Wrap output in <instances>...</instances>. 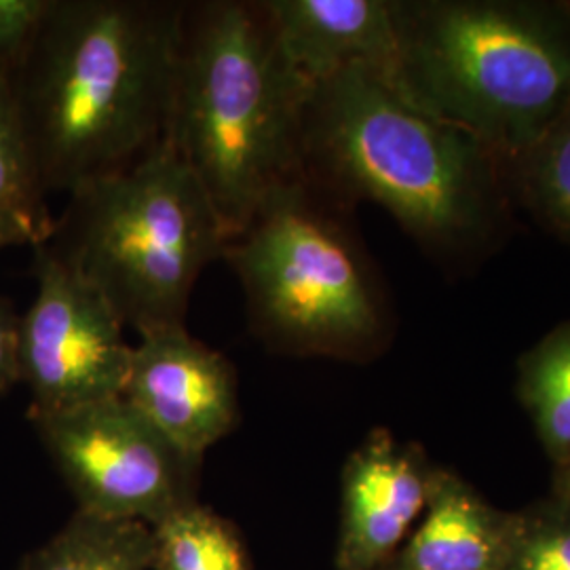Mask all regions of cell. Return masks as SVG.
<instances>
[{
	"mask_svg": "<svg viewBox=\"0 0 570 570\" xmlns=\"http://www.w3.org/2000/svg\"><path fill=\"white\" fill-rule=\"evenodd\" d=\"M184 2L51 0L11 75L45 193L142 161L167 138Z\"/></svg>",
	"mask_w": 570,
	"mask_h": 570,
	"instance_id": "cell-1",
	"label": "cell"
},
{
	"mask_svg": "<svg viewBox=\"0 0 570 570\" xmlns=\"http://www.w3.org/2000/svg\"><path fill=\"white\" fill-rule=\"evenodd\" d=\"M303 153L308 180L345 205L385 207L433 256L468 258L505 228L511 190L501 159L374 70L311 85Z\"/></svg>",
	"mask_w": 570,
	"mask_h": 570,
	"instance_id": "cell-2",
	"label": "cell"
},
{
	"mask_svg": "<svg viewBox=\"0 0 570 570\" xmlns=\"http://www.w3.org/2000/svg\"><path fill=\"white\" fill-rule=\"evenodd\" d=\"M308 91L265 2H184L165 142L202 184L228 242L305 178Z\"/></svg>",
	"mask_w": 570,
	"mask_h": 570,
	"instance_id": "cell-3",
	"label": "cell"
},
{
	"mask_svg": "<svg viewBox=\"0 0 570 570\" xmlns=\"http://www.w3.org/2000/svg\"><path fill=\"white\" fill-rule=\"evenodd\" d=\"M391 85L515 161L570 112V2L391 0Z\"/></svg>",
	"mask_w": 570,
	"mask_h": 570,
	"instance_id": "cell-4",
	"label": "cell"
},
{
	"mask_svg": "<svg viewBox=\"0 0 570 570\" xmlns=\"http://www.w3.org/2000/svg\"><path fill=\"white\" fill-rule=\"evenodd\" d=\"M42 242L140 336L184 327L190 292L225 258L223 225L169 144L68 195Z\"/></svg>",
	"mask_w": 570,
	"mask_h": 570,
	"instance_id": "cell-5",
	"label": "cell"
},
{
	"mask_svg": "<svg viewBox=\"0 0 570 570\" xmlns=\"http://www.w3.org/2000/svg\"><path fill=\"white\" fill-rule=\"evenodd\" d=\"M345 209L305 176L226 244L252 327L273 351L366 362L387 343L385 298Z\"/></svg>",
	"mask_w": 570,
	"mask_h": 570,
	"instance_id": "cell-6",
	"label": "cell"
},
{
	"mask_svg": "<svg viewBox=\"0 0 570 570\" xmlns=\"http://www.w3.org/2000/svg\"><path fill=\"white\" fill-rule=\"evenodd\" d=\"M28 416L79 511L153 529L199 501L204 459L169 442L125 397Z\"/></svg>",
	"mask_w": 570,
	"mask_h": 570,
	"instance_id": "cell-7",
	"label": "cell"
},
{
	"mask_svg": "<svg viewBox=\"0 0 570 570\" xmlns=\"http://www.w3.org/2000/svg\"><path fill=\"white\" fill-rule=\"evenodd\" d=\"M37 296L20 315L18 370L30 412H56L121 397L131 345L98 289L45 247H35Z\"/></svg>",
	"mask_w": 570,
	"mask_h": 570,
	"instance_id": "cell-8",
	"label": "cell"
},
{
	"mask_svg": "<svg viewBox=\"0 0 570 570\" xmlns=\"http://www.w3.org/2000/svg\"><path fill=\"white\" fill-rule=\"evenodd\" d=\"M121 397L195 459H204L239 419L235 367L186 327L140 336Z\"/></svg>",
	"mask_w": 570,
	"mask_h": 570,
	"instance_id": "cell-9",
	"label": "cell"
},
{
	"mask_svg": "<svg viewBox=\"0 0 570 570\" xmlns=\"http://www.w3.org/2000/svg\"><path fill=\"white\" fill-rule=\"evenodd\" d=\"M435 473L421 446L372 429L343 469L336 569H381L421 520Z\"/></svg>",
	"mask_w": 570,
	"mask_h": 570,
	"instance_id": "cell-10",
	"label": "cell"
},
{
	"mask_svg": "<svg viewBox=\"0 0 570 570\" xmlns=\"http://www.w3.org/2000/svg\"><path fill=\"white\" fill-rule=\"evenodd\" d=\"M285 58L305 81L367 68L391 81L397 37L391 0H263Z\"/></svg>",
	"mask_w": 570,
	"mask_h": 570,
	"instance_id": "cell-11",
	"label": "cell"
},
{
	"mask_svg": "<svg viewBox=\"0 0 570 570\" xmlns=\"http://www.w3.org/2000/svg\"><path fill=\"white\" fill-rule=\"evenodd\" d=\"M510 529L511 511L438 468L421 520L379 570H501Z\"/></svg>",
	"mask_w": 570,
	"mask_h": 570,
	"instance_id": "cell-12",
	"label": "cell"
},
{
	"mask_svg": "<svg viewBox=\"0 0 570 570\" xmlns=\"http://www.w3.org/2000/svg\"><path fill=\"white\" fill-rule=\"evenodd\" d=\"M155 532L142 522L77 513L20 570H153Z\"/></svg>",
	"mask_w": 570,
	"mask_h": 570,
	"instance_id": "cell-13",
	"label": "cell"
},
{
	"mask_svg": "<svg viewBox=\"0 0 570 570\" xmlns=\"http://www.w3.org/2000/svg\"><path fill=\"white\" fill-rule=\"evenodd\" d=\"M518 391L551 461L570 456V322L553 327L518 366Z\"/></svg>",
	"mask_w": 570,
	"mask_h": 570,
	"instance_id": "cell-14",
	"label": "cell"
},
{
	"mask_svg": "<svg viewBox=\"0 0 570 570\" xmlns=\"http://www.w3.org/2000/svg\"><path fill=\"white\" fill-rule=\"evenodd\" d=\"M153 532V570H252L239 530L199 501L176 511Z\"/></svg>",
	"mask_w": 570,
	"mask_h": 570,
	"instance_id": "cell-15",
	"label": "cell"
},
{
	"mask_svg": "<svg viewBox=\"0 0 570 570\" xmlns=\"http://www.w3.org/2000/svg\"><path fill=\"white\" fill-rule=\"evenodd\" d=\"M511 195L570 244V112L508 167Z\"/></svg>",
	"mask_w": 570,
	"mask_h": 570,
	"instance_id": "cell-16",
	"label": "cell"
},
{
	"mask_svg": "<svg viewBox=\"0 0 570 570\" xmlns=\"http://www.w3.org/2000/svg\"><path fill=\"white\" fill-rule=\"evenodd\" d=\"M0 212L30 220L45 235V242L53 230L47 193L23 134L11 75L4 70H0Z\"/></svg>",
	"mask_w": 570,
	"mask_h": 570,
	"instance_id": "cell-17",
	"label": "cell"
},
{
	"mask_svg": "<svg viewBox=\"0 0 570 570\" xmlns=\"http://www.w3.org/2000/svg\"><path fill=\"white\" fill-rule=\"evenodd\" d=\"M501 570H570V505L550 497L511 511Z\"/></svg>",
	"mask_w": 570,
	"mask_h": 570,
	"instance_id": "cell-18",
	"label": "cell"
},
{
	"mask_svg": "<svg viewBox=\"0 0 570 570\" xmlns=\"http://www.w3.org/2000/svg\"><path fill=\"white\" fill-rule=\"evenodd\" d=\"M51 0H0V70L13 75Z\"/></svg>",
	"mask_w": 570,
	"mask_h": 570,
	"instance_id": "cell-19",
	"label": "cell"
},
{
	"mask_svg": "<svg viewBox=\"0 0 570 570\" xmlns=\"http://www.w3.org/2000/svg\"><path fill=\"white\" fill-rule=\"evenodd\" d=\"M18 336L20 315L13 305L0 298V393L20 383L18 370Z\"/></svg>",
	"mask_w": 570,
	"mask_h": 570,
	"instance_id": "cell-20",
	"label": "cell"
},
{
	"mask_svg": "<svg viewBox=\"0 0 570 570\" xmlns=\"http://www.w3.org/2000/svg\"><path fill=\"white\" fill-rule=\"evenodd\" d=\"M45 242V235L30 220L11 212H0V249L11 245H37Z\"/></svg>",
	"mask_w": 570,
	"mask_h": 570,
	"instance_id": "cell-21",
	"label": "cell"
},
{
	"mask_svg": "<svg viewBox=\"0 0 570 570\" xmlns=\"http://www.w3.org/2000/svg\"><path fill=\"white\" fill-rule=\"evenodd\" d=\"M551 497L570 505V456L553 463V484Z\"/></svg>",
	"mask_w": 570,
	"mask_h": 570,
	"instance_id": "cell-22",
	"label": "cell"
}]
</instances>
